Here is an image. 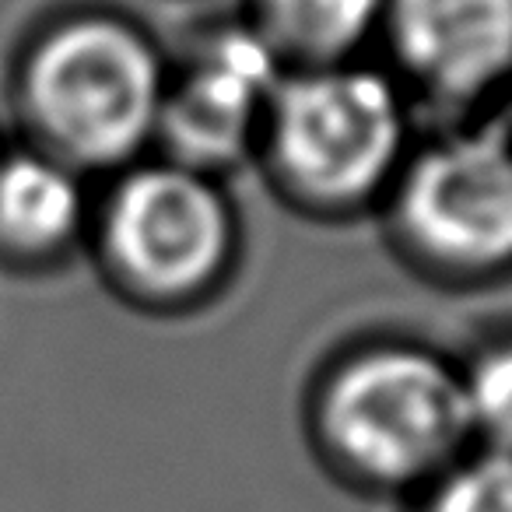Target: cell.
Wrapping results in <instances>:
<instances>
[{"instance_id":"6da1fadb","label":"cell","mask_w":512,"mask_h":512,"mask_svg":"<svg viewBox=\"0 0 512 512\" xmlns=\"http://www.w3.org/2000/svg\"><path fill=\"white\" fill-rule=\"evenodd\" d=\"M306 432L344 488L400 502L474 453L460 362L407 337H376L330 358L309 393Z\"/></svg>"},{"instance_id":"7a4b0ae2","label":"cell","mask_w":512,"mask_h":512,"mask_svg":"<svg viewBox=\"0 0 512 512\" xmlns=\"http://www.w3.org/2000/svg\"><path fill=\"white\" fill-rule=\"evenodd\" d=\"M169 71L155 36L127 15L64 11L25 39L15 109L32 148L109 179L155 148Z\"/></svg>"},{"instance_id":"3957f363","label":"cell","mask_w":512,"mask_h":512,"mask_svg":"<svg viewBox=\"0 0 512 512\" xmlns=\"http://www.w3.org/2000/svg\"><path fill=\"white\" fill-rule=\"evenodd\" d=\"M411 95L362 60L285 71L267 109L256 162L313 218L379 207L414 151Z\"/></svg>"},{"instance_id":"277c9868","label":"cell","mask_w":512,"mask_h":512,"mask_svg":"<svg viewBox=\"0 0 512 512\" xmlns=\"http://www.w3.org/2000/svg\"><path fill=\"white\" fill-rule=\"evenodd\" d=\"M85 246L116 295L151 313H186L235 271L239 214L218 176L148 155L109 176Z\"/></svg>"},{"instance_id":"5b68a950","label":"cell","mask_w":512,"mask_h":512,"mask_svg":"<svg viewBox=\"0 0 512 512\" xmlns=\"http://www.w3.org/2000/svg\"><path fill=\"white\" fill-rule=\"evenodd\" d=\"M393 246L442 285L512 274V127H453L418 141L383 204Z\"/></svg>"},{"instance_id":"8992f818","label":"cell","mask_w":512,"mask_h":512,"mask_svg":"<svg viewBox=\"0 0 512 512\" xmlns=\"http://www.w3.org/2000/svg\"><path fill=\"white\" fill-rule=\"evenodd\" d=\"M285 67L246 22L204 36L172 64L155 148L162 158L225 179L256 158Z\"/></svg>"},{"instance_id":"52a82bcc","label":"cell","mask_w":512,"mask_h":512,"mask_svg":"<svg viewBox=\"0 0 512 512\" xmlns=\"http://www.w3.org/2000/svg\"><path fill=\"white\" fill-rule=\"evenodd\" d=\"M379 39L411 102L474 113L512 88V0H386Z\"/></svg>"},{"instance_id":"ba28073f","label":"cell","mask_w":512,"mask_h":512,"mask_svg":"<svg viewBox=\"0 0 512 512\" xmlns=\"http://www.w3.org/2000/svg\"><path fill=\"white\" fill-rule=\"evenodd\" d=\"M95 193L60 158L15 144L0 148V264L43 271L88 242Z\"/></svg>"},{"instance_id":"9c48e42d","label":"cell","mask_w":512,"mask_h":512,"mask_svg":"<svg viewBox=\"0 0 512 512\" xmlns=\"http://www.w3.org/2000/svg\"><path fill=\"white\" fill-rule=\"evenodd\" d=\"M386 0H249L246 25L285 71L358 60L379 39Z\"/></svg>"},{"instance_id":"30bf717a","label":"cell","mask_w":512,"mask_h":512,"mask_svg":"<svg viewBox=\"0 0 512 512\" xmlns=\"http://www.w3.org/2000/svg\"><path fill=\"white\" fill-rule=\"evenodd\" d=\"M456 362L474 453L512 456V330L488 337Z\"/></svg>"},{"instance_id":"8fae6325","label":"cell","mask_w":512,"mask_h":512,"mask_svg":"<svg viewBox=\"0 0 512 512\" xmlns=\"http://www.w3.org/2000/svg\"><path fill=\"white\" fill-rule=\"evenodd\" d=\"M407 512H512V456H463L432 488L411 498Z\"/></svg>"},{"instance_id":"7c38bea8","label":"cell","mask_w":512,"mask_h":512,"mask_svg":"<svg viewBox=\"0 0 512 512\" xmlns=\"http://www.w3.org/2000/svg\"><path fill=\"white\" fill-rule=\"evenodd\" d=\"M0 148H4V144H0Z\"/></svg>"}]
</instances>
